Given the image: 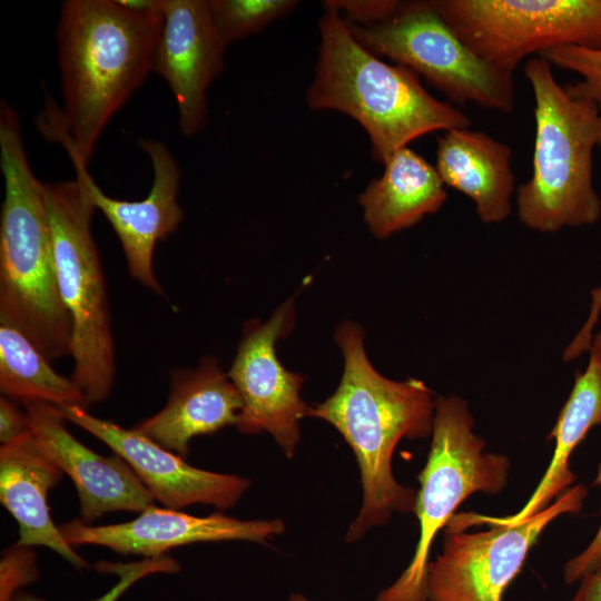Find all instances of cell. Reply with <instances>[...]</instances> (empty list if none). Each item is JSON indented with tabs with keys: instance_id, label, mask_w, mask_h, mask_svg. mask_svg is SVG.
Wrapping results in <instances>:
<instances>
[{
	"instance_id": "f1b7e54d",
	"label": "cell",
	"mask_w": 601,
	"mask_h": 601,
	"mask_svg": "<svg viewBox=\"0 0 601 601\" xmlns=\"http://www.w3.org/2000/svg\"><path fill=\"white\" fill-rule=\"evenodd\" d=\"M577 591L580 601H601V569L587 574Z\"/></svg>"
},
{
	"instance_id": "83f0119b",
	"label": "cell",
	"mask_w": 601,
	"mask_h": 601,
	"mask_svg": "<svg viewBox=\"0 0 601 601\" xmlns=\"http://www.w3.org/2000/svg\"><path fill=\"white\" fill-rule=\"evenodd\" d=\"M30 431L27 413H22L13 401L7 396L0 398V442L1 445L12 442Z\"/></svg>"
},
{
	"instance_id": "d6986e66",
	"label": "cell",
	"mask_w": 601,
	"mask_h": 601,
	"mask_svg": "<svg viewBox=\"0 0 601 601\" xmlns=\"http://www.w3.org/2000/svg\"><path fill=\"white\" fill-rule=\"evenodd\" d=\"M62 471L45 454L31 431L0 447V501L19 524L18 545L50 548L78 569L87 562L63 539L47 501Z\"/></svg>"
},
{
	"instance_id": "836d02e7",
	"label": "cell",
	"mask_w": 601,
	"mask_h": 601,
	"mask_svg": "<svg viewBox=\"0 0 601 601\" xmlns=\"http://www.w3.org/2000/svg\"><path fill=\"white\" fill-rule=\"evenodd\" d=\"M599 146L601 147V137H600V140H599Z\"/></svg>"
},
{
	"instance_id": "d6a6232c",
	"label": "cell",
	"mask_w": 601,
	"mask_h": 601,
	"mask_svg": "<svg viewBox=\"0 0 601 601\" xmlns=\"http://www.w3.org/2000/svg\"><path fill=\"white\" fill-rule=\"evenodd\" d=\"M544 601H551V600H544ZM571 601H580L577 593H575V595L573 597V599Z\"/></svg>"
},
{
	"instance_id": "3957f363",
	"label": "cell",
	"mask_w": 601,
	"mask_h": 601,
	"mask_svg": "<svg viewBox=\"0 0 601 601\" xmlns=\"http://www.w3.org/2000/svg\"><path fill=\"white\" fill-rule=\"evenodd\" d=\"M0 321L22 332L52 363L71 356L72 323L61 300L48 209L27 157L20 118L0 104Z\"/></svg>"
},
{
	"instance_id": "4dcf8cb0",
	"label": "cell",
	"mask_w": 601,
	"mask_h": 601,
	"mask_svg": "<svg viewBox=\"0 0 601 601\" xmlns=\"http://www.w3.org/2000/svg\"><path fill=\"white\" fill-rule=\"evenodd\" d=\"M591 347H594V348L601 351V332H599L598 334H595V335L593 336V341H592Z\"/></svg>"
},
{
	"instance_id": "1f68e13d",
	"label": "cell",
	"mask_w": 601,
	"mask_h": 601,
	"mask_svg": "<svg viewBox=\"0 0 601 601\" xmlns=\"http://www.w3.org/2000/svg\"><path fill=\"white\" fill-rule=\"evenodd\" d=\"M288 601H311L307 598H305L303 594L293 593L288 598Z\"/></svg>"
},
{
	"instance_id": "e575fe53",
	"label": "cell",
	"mask_w": 601,
	"mask_h": 601,
	"mask_svg": "<svg viewBox=\"0 0 601 601\" xmlns=\"http://www.w3.org/2000/svg\"><path fill=\"white\" fill-rule=\"evenodd\" d=\"M594 348V347H593ZM597 349V348H595ZM599 351V349H598ZM601 352V351H600Z\"/></svg>"
},
{
	"instance_id": "484cf974",
	"label": "cell",
	"mask_w": 601,
	"mask_h": 601,
	"mask_svg": "<svg viewBox=\"0 0 601 601\" xmlns=\"http://www.w3.org/2000/svg\"><path fill=\"white\" fill-rule=\"evenodd\" d=\"M325 9L345 14L348 23L368 27L391 18L400 7L397 0H327Z\"/></svg>"
},
{
	"instance_id": "44dd1931",
	"label": "cell",
	"mask_w": 601,
	"mask_h": 601,
	"mask_svg": "<svg viewBox=\"0 0 601 601\" xmlns=\"http://www.w3.org/2000/svg\"><path fill=\"white\" fill-rule=\"evenodd\" d=\"M446 198L435 167L403 147L384 162L383 175L370 181L358 200L371 233L383 239L439 211Z\"/></svg>"
},
{
	"instance_id": "f546056e",
	"label": "cell",
	"mask_w": 601,
	"mask_h": 601,
	"mask_svg": "<svg viewBox=\"0 0 601 601\" xmlns=\"http://www.w3.org/2000/svg\"><path fill=\"white\" fill-rule=\"evenodd\" d=\"M601 312V287L591 290V307L588 318L580 329V334L584 337L593 335L594 326L598 323Z\"/></svg>"
},
{
	"instance_id": "8992f818",
	"label": "cell",
	"mask_w": 601,
	"mask_h": 601,
	"mask_svg": "<svg viewBox=\"0 0 601 601\" xmlns=\"http://www.w3.org/2000/svg\"><path fill=\"white\" fill-rule=\"evenodd\" d=\"M58 289L72 323L71 380L88 405L106 400L115 380V343L105 276L91 219L96 207L76 177L41 183Z\"/></svg>"
},
{
	"instance_id": "30bf717a",
	"label": "cell",
	"mask_w": 601,
	"mask_h": 601,
	"mask_svg": "<svg viewBox=\"0 0 601 601\" xmlns=\"http://www.w3.org/2000/svg\"><path fill=\"white\" fill-rule=\"evenodd\" d=\"M587 494L579 484L524 522L446 531L441 554L427 566L425 601H503L544 530L559 516L578 513Z\"/></svg>"
},
{
	"instance_id": "4fadbf2b",
	"label": "cell",
	"mask_w": 601,
	"mask_h": 601,
	"mask_svg": "<svg viewBox=\"0 0 601 601\" xmlns=\"http://www.w3.org/2000/svg\"><path fill=\"white\" fill-rule=\"evenodd\" d=\"M162 17L152 71L169 86L181 135L193 137L208 119L207 90L224 69L226 46L207 0H159Z\"/></svg>"
},
{
	"instance_id": "7c38bea8",
	"label": "cell",
	"mask_w": 601,
	"mask_h": 601,
	"mask_svg": "<svg viewBox=\"0 0 601 601\" xmlns=\"http://www.w3.org/2000/svg\"><path fill=\"white\" fill-rule=\"evenodd\" d=\"M66 421L87 431L120 456L135 472L154 500L168 509L191 504L231 508L248 489V479L210 472L189 465L183 456L166 450L139 431L98 418L85 407H59Z\"/></svg>"
},
{
	"instance_id": "277c9868",
	"label": "cell",
	"mask_w": 601,
	"mask_h": 601,
	"mask_svg": "<svg viewBox=\"0 0 601 601\" xmlns=\"http://www.w3.org/2000/svg\"><path fill=\"white\" fill-rule=\"evenodd\" d=\"M318 29V59L306 104L355 119L377 161L384 164L423 135L471 127L463 111L430 95L413 70L390 65L364 48L338 12L325 9Z\"/></svg>"
},
{
	"instance_id": "9c48e42d",
	"label": "cell",
	"mask_w": 601,
	"mask_h": 601,
	"mask_svg": "<svg viewBox=\"0 0 601 601\" xmlns=\"http://www.w3.org/2000/svg\"><path fill=\"white\" fill-rule=\"evenodd\" d=\"M480 58L513 73L524 60L560 46L601 49V0H433Z\"/></svg>"
},
{
	"instance_id": "cb8c5ba5",
	"label": "cell",
	"mask_w": 601,
	"mask_h": 601,
	"mask_svg": "<svg viewBox=\"0 0 601 601\" xmlns=\"http://www.w3.org/2000/svg\"><path fill=\"white\" fill-rule=\"evenodd\" d=\"M538 56L551 66L580 75L582 80L565 83V88L574 95L593 99L601 111V49L560 46L544 50Z\"/></svg>"
},
{
	"instance_id": "7402d4cb",
	"label": "cell",
	"mask_w": 601,
	"mask_h": 601,
	"mask_svg": "<svg viewBox=\"0 0 601 601\" xmlns=\"http://www.w3.org/2000/svg\"><path fill=\"white\" fill-rule=\"evenodd\" d=\"M0 391L22 403L89 406L71 377L58 374L22 332L3 321H0Z\"/></svg>"
},
{
	"instance_id": "6da1fadb",
	"label": "cell",
	"mask_w": 601,
	"mask_h": 601,
	"mask_svg": "<svg viewBox=\"0 0 601 601\" xmlns=\"http://www.w3.org/2000/svg\"><path fill=\"white\" fill-rule=\"evenodd\" d=\"M159 0H67L57 27L63 108L48 104L39 129L88 165L112 116L152 71Z\"/></svg>"
},
{
	"instance_id": "e0dca14e",
	"label": "cell",
	"mask_w": 601,
	"mask_h": 601,
	"mask_svg": "<svg viewBox=\"0 0 601 601\" xmlns=\"http://www.w3.org/2000/svg\"><path fill=\"white\" fill-rule=\"evenodd\" d=\"M242 400L218 362L209 356L195 370L173 371L167 404L135 430L168 451L186 456L196 436L237 425Z\"/></svg>"
},
{
	"instance_id": "5b68a950",
	"label": "cell",
	"mask_w": 601,
	"mask_h": 601,
	"mask_svg": "<svg viewBox=\"0 0 601 601\" xmlns=\"http://www.w3.org/2000/svg\"><path fill=\"white\" fill-rule=\"evenodd\" d=\"M523 72L534 97L535 139L531 177L516 188L519 219L539 233L593 225L601 217L592 159L601 111L560 85L545 59H526Z\"/></svg>"
},
{
	"instance_id": "5bb4252c",
	"label": "cell",
	"mask_w": 601,
	"mask_h": 601,
	"mask_svg": "<svg viewBox=\"0 0 601 601\" xmlns=\"http://www.w3.org/2000/svg\"><path fill=\"white\" fill-rule=\"evenodd\" d=\"M152 167V185L141 200H121L106 195L79 158L70 156L76 177L85 184L91 203L114 228L125 254L131 277L158 295L162 288L155 276L152 257L156 244L174 233L184 217L178 203L180 170L161 142L138 139Z\"/></svg>"
},
{
	"instance_id": "4316f807",
	"label": "cell",
	"mask_w": 601,
	"mask_h": 601,
	"mask_svg": "<svg viewBox=\"0 0 601 601\" xmlns=\"http://www.w3.org/2000/svg\"><path fill=\"white\" fill-rule=\"evenodd\" d=\"M594 485H601V463L599 464ZM601 569V522L588 546L564 565V581L568 584L581 581L587 574Z\"/></svg>"
},
{
	"instance_id": "ffe728a7",
	"label": "cell",
	"mask_w": 601,
	"mask_h": 601,
	"mask_svg": "<svg viewBox=\"0 0 601 601\" xmlns=\"http://www.w3.org/2000/svg\"><path fill=\"white\" fill-rule=\"evenodd\" d=\"M435 169L444 185L469 197L484 224H499L512 213L515 176L512 149L469 128L444 131L436 141Z\"/></svg>"
},
{
	"instance_id": "8fae6325",
	"label": "cell",
	"mask_w": 601,
	"mask_h": 601,
	"mask_svg": "<svg viewBox=\"0 0 601 601\" xmlns=\"http://www.w3.org/2000/svg\"><path fill=\"white\" fill-rule=\"evenodd\" d=\"M293 325L290 299L266 323L248 321L227 373L243 404L236 427L247 434L268 432L288 459L300 439L299 422L311 407L299 394L304 376L286 370L275 352L276 341Z\"/></svg>"
},
{
	"instance_id": "603a6c76",
	"label": "cell",
	"mask_w": 601,
	"mask_h": 601,
	"mask_svg": "<svg viewBox=\"0 0 601 601\" xmlns=\"http://www.w3.org/2000/svg\"><path fill=\"white\" fill-rule=\"evenodd\" d=\"M209 13L221 42L228 47L288 14L296 0H207Z\"/></svg>"
},
{
	"instance_id": "ac0fdd59",
	"label": "cell",
	"mask_w": 601,
	"mask_h": 601,
	"mask_svg": "<svg viewBox=\"0 0 601 601\" xmlns=\"http://www.w3.org/2000/svg\"><path fill=\"white\" fill-rule=\"evenodd\" d=\"M588 366L578 372L572 391L561 408L550 437L554 440L551 461L524 505L510 515L455 513L447 523L450 531H465L474 525H513L548 508L575 481L570 467L574 449L594 426H601V352L591 347Z\"/></svg>"
},
{
	"instance_id": "7a4b0ae2",
	"label": "cell",
	"mask_w": 601,
	"mask_h": 601,
	"mask_svg": "<svg viewBox=\"0 0 601 601\" xmlns=\"http://www.w3.org/2000/svg\"><path fill=\"white\" fill-rule=\"evenodd\" d=\"M335 341L344 358L339 385L327 400L309 407L308 416L332 424L357 460L363 499L346 532L351 543L386 524L394 512L414 511L416 491L395 480L392 457L402 439L432 434L436 398L421 380L398 382L380 374L367 358L364 332L356 323L341 324Z\"/></svg>"
},
{
	"instance_id": "52a82bcc",
	"label": "cell",
	"mask_w": 601,
	"mask_h": 601,
	"mask_svg": "<svg viewBox=\"0 0 601 601\" xmlns=\"http://www.w3.org/2000/svg\"><path fill=\"white\" fill-rule=\"evenodd\" d=\"M431 436L413 511L420 529L417 544L406 569L376 601H425L430 552L439 531L470 495L497 494L508 483L509 459L485 451L486 443L474 433L473 415L461 396L436 398Z\"/></svg>"
},
{
	"instance_id": "d4e9b609",
	"label": "cell",
	"mask_w": 601,
	"mask_h": 601,
	"mask_svg": "<svg viewBox=\"0 0 601 601\" xmlns=\"http://www.w3.org/2000/svg\"><path fill=\"white\" fill-rule=\"evenodd\" d=\"M101 572L115 573L119 577L118 582L104 595L91 601H117L121 594L136 581L152 573H174L179 570V564L169 556L146 558L141 561L129 563H110L101 561L96 564ZM6 601H45L26 592L13 593Z\"/></svg>"
},
{
	"instance_id": "ba28073f",
	"label": "cell",
	"mask_w": 601,
	"mask_h": 601,
	"mask_svg": "<svg viewBox=\"0 0 601 601\" xmlns=\"http://www.w3.org/2000/svg\"><path fill=\"white\" fill-rule=\"evenodd\" d=\"M370 52L423 76L451 101L511 112L514 75L474 53L443 20L433 0L401 1L387 20L368 26L346 22Z\"/></svg>"
},
{
	"instance_id": "2e32d148",
	"label": "cell",
	"mask_w": 601,
	"mask_h": 601,
	"mask_svg": "<svg viewBox=\"0 0 601 601\" xmlns=\"http://www.w3.org/2000/svg\"><path fill=\"white\" fill-rule=\"evenodd\" d=\"M23 404L38 445L77 489L81 521L89 523L110 511L141 512L152 505L154 497L131 467L120 456H101L75 439L59 407Z\"/></svg>"
},
{
	"instance_id": "9a60e30c",
	"label": "cell",
	"mask_w": 601,
	"mask_h": 601,
	"mask_svg": "<svg viewBox=\"0 0 601 601\" xmlns=\"http://www.w3.org/2000/svg\"><path fill=\"white\" fill-rule=\"evenodd\" d=\"M59 530L71 546L96 544L122 554L157 558L171 548L197 542L244 540L265 543L282 534L285 523L279 519L237 520L218 512L196 516L150 505L129 522L89 525L77 519L61 524Z\"/></svg>"
}]
</instances>
